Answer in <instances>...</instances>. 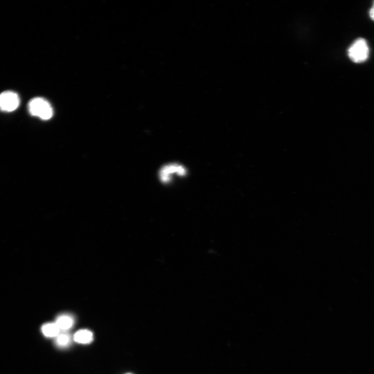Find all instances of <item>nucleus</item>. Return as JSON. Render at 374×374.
Returning a JSON list of instances; mask_svg holds the SVG:
<instances>
[{
  "label": "nucleus",
  "instance_id": "1",
  "mask_svg": "<svg viewBox=\"0 0 374 374\" xmlns=\"http://www.w3.org/2000/svg\"><path fill=\"white\" fill-rule=\"evenodd\" d=\"M30 114L43 120H48L53 116V109L50 103L41 98L31 99L28 104Z\"/></svg>",
  "mask_w": 374,
  "mask_h": 374
},
{
  "label": "nucleus",
  "instance_id": "2",
  "mask_svg": "<svg viewBox=\"0 0 374 374\" xmlns=\"http://www.w3.org/2000/svg\"><path fill=\"white\" fill-rule=\"evenodd\" d=\"M369 47L364 39H356L350 46L348 51L349 58L355 63H360L367 60L369 56Z\"/></svg>",
  "mask_w": 374,
  "mask_h": 374
},
{
  "label": "nucleus",
  "instance_id": "3",
  "mask_svg": "<svg viewBox=\"0 0 374 374\" xmlns=\"http://www.w3.org/2000/svg\"><path fill=\"white\" fill-rule=\"evenodd\" d=\"M20 105L19 95L13 91H5L0 94V110L5 112H12Z\"/></svg>",
  "mask_w": 374,
  "mask_h": 374
},
{
  "label": "nucleus",
  "instance_id": "4",
  "mask_svg": "<svg viewBox=\"0 0 374 374\" xmlns=\"http://www.w3.org/2000/svg\"><path fill=\"white\" fill-rule=\"evenodd\" d=\"M187 171L184 167L177 164L166 165L162 168L159 175L162 182L168 183L171 180L172 174H177L183 177L186 175Z\"/></svg>",
  "mask_w": 374,
  "mask_h": 374
},
{
  "label": "nucleus",
  "instance_id": "5",
  "mask_svg": "<svg viewBox=\"0 0 374 374\" xmlns=\"http://www.w3.org/2000/svg\"><path fill=\"white\" fill-rule=\"evenodd\" d=\"M74 338L79 344H88L93 340V334L88 330H81L76 332Z\"/></svg>",
  "mask_w": 374,
  "mask_h": 374
},
{
  "label": "nucleus",
  "instance_id": "6",
  "mask_svg": "<svg viewBox=\"0 0 374 374\" xmlns=\"http://www.w3.org/2000/svg\"><path fill=\"white\" fill-rule=\"evenodd\" d=\"M55 323L58 326L60 331L65 332L73 327L74 324V320L70 315H63L57 318Z\"/></svg>",
  "mask_w": 374,
  "mask_h": 374
},
{
  "label": "nucleus",
  "instance_id": "7",
  "mask_svg": "<svg viewBox=\"0 0 374 374\" xmlns=\"http://www.w3.org/2000/svg\"><path fill=\"white\" fill-rule=\"evenodd\" d=\"M42 332L47 337L56 338L59 335L60 330L55 323H49L42 326Z\"/></svg>",
  "mask_w": 374,
  "mask_h": 374
},
{
  "label": "nucleus",
  "instance_id": "8",
  "mask_svg": "<svg viewBox=\"0 0 374 374\" xmlns=\"http://www.w3.org/2000/svg\"><path fill=\"white\" fill-rule=\"evenodd\" d=\"M71 341V337L67 333H60L56 337L55 343L59 347H66L68 346Z\"/></svg>",
  "mask_w": 374,
  "mask_h": 374
},
{
  "label": "nucleus",
  "instance_id": "9",
  "mask_svg": "<svg viewBox=\"0 0 374 374\" xmlns=\"http://www.w3.org/2000/svg\"><path fill=\"white\" fill-rule=\"evenodd\" d=\"M370 16L371 19L374 20V2L370 11Z\"/></svg>",
  "mask_w": 374,
  "mask_h": 374
},
{
  "label": "nucleus",
  "instance_id": "10",
  "mask_svg": "<svg viewBox=\"0 0 374 374\" xmlns=\"http://www.w3.org/2000/svg\"></svg>",
  "mask_w": 374,
  "mask_h": 374
}]
</instances>
